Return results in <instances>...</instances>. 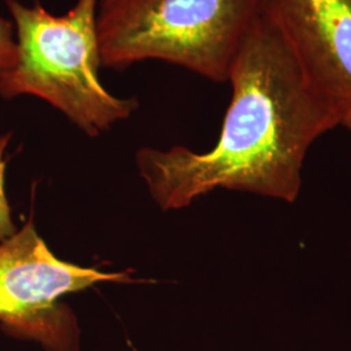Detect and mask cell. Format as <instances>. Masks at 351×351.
Wrapping results in <instances>:
<instances>
[{"label":"cell","mask_w":351,"mask_h":351,"mask_svg":"<svg viewBox=\"0 0 351 351\" xmlns=\"http://www.w3.org/2000/svg\"><path fill=\"white\" fill-rule=\"evenodd\" d=\"M228 82L232 99L211 150L137 152L141 177L164 211L185 208L216 189L294 202L307 151L339 128L264 14L245 39Z\"/></svg>","instance_id":"1"},{"label":"cell","mask_w":351,"mask_h":351,"mask_svg":"<svg viewBox=\"0 0 351 351\" xmlns=\"http://www.w3.org/2000/svg\"><path fill=\"white\" fill-rule=\"evenodd\" d=\"M98 1L77 0L65 14L55 16L39 0L32 5L5 0L16 59L0 73V97L29 95L47 101L88 137L129 119L138 101L116 97L101 82Z\"/></svg>","instance_id":"2"},{"label":"cell","mask_w":351,"mask_h":351,"mask_svg":"<svg viewBox=\"0 0 351 351\" xmlns=\"http://www.w3.org/2000/svg\"><path fill=\"white\" fill-rule=\"evenodd\" d=\"M263 10L264 0H99L101 63L124 71L159 60L228 82Z\"/></svg>","instance_id":"3"},{"label":"cell","mask_w":351,"mask_h":351,"mask_svg":"<svg viewBox=\"0 0 351 351\" xmlns=\"http://www.w3.org/2000/svg\"><path fill=\"white\" fill-rule=\"evenodd\" d=\"M126 274L101 272L56 258L27 221L0 243V328L46 351H81L75 315L60 300L98 282H128ZM132 281V280H130Z\"/></svg>","instance_id":"4"},{"label":"cell","mask_w":351,"mask_h":351,"mask_svg":"<svg viewBox=\"0 0 351 351\" xmlns=\"http://www.w3.org/2000/svg\"><path fill=\"white\" fill-rule=\"evenodd\" d=\"M263 14L307 85L351 129V0H264Z\"/></svg>","instance_id":"5"},{"label":"cell","mask_w":351,"mask_h":351,"mask_svg":"<svg viewBox=\"0 0 351 351\" xmlns=\"http://www.w3.org/2000/svg\"><path fill=\"white\" fill-rule=\"evenodd\" d=\"M11 141V134H0V243L11 239L17 232L13 224L11 207L5 195V169H7V158L5 152Z\"/></svg>","instance_id":"6"},{"label":"cell","mask_w":351,"mask_h":351,"mask_svg":"<svg viewBox=\"0 0 351 351\" xmlns=\"http://www.w3.org/2000/svg\"><path fill=\"white\" fill-rule=\"evenodd\" d=\"M16 59V38L12 21L0 16V73L8 69Z\"/></svg>","instance_id":"7"}]
</instances>
